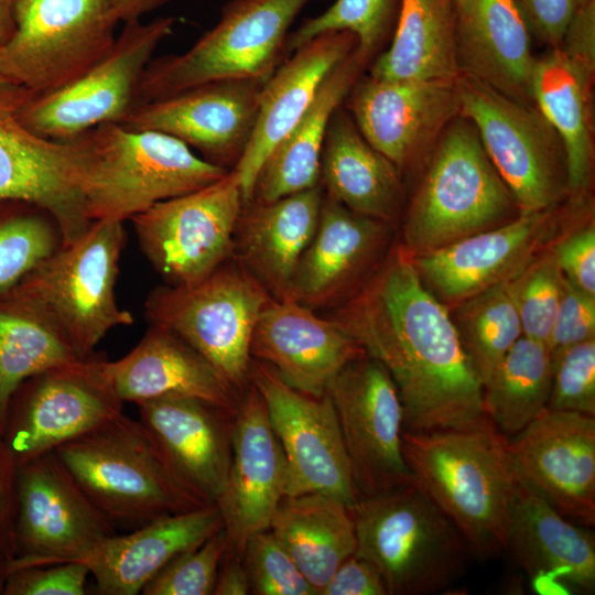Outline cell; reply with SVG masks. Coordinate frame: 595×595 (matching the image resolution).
Segmentation results:
<instances>
[{"instance_id": "obj_30", "label": "cell", "mask_w": 595, "mask_h": 595, "mask_svg": "<svg viewBox=\"0 0 595 595\" xmlns=\"http://www.w3.org/2000/svg\"><path fill=\"white\" fill-rule=\"evenodd\" d=\"M458 75L531 102L533 35L515 0H454Z\"/></svg>"}, {"instance_id": "obj_1", "label": "cell", "mask_w": 595, "mask_h": 595, "mask_svg": "<svg viewBox=\"0 0 595 595\" xmlns=\"http://www.w3.org/2000/svg\"><path fill=\"white\" fill-rule=\"evenodd\" d=\"M327 317L387 368L404 430H464L490 422L482 381L452 315L401 246Z\"/></svg>"}, {"instance_id": "obj_45", "label": "cell", "mask_w": 595, "mask_h": 595, "mask_svg": "<svg viewBox=\"0 0 595 595\" xmlns=\"http://www.w3.org/2000/svg\"><path fill=\"white\" fill-rule=\"evenodd\" d=\"M242 561L249 578L250 594L317 595L270 529L249 538Z\"/></svg>"}, {"instance_id": "obj_37", "label": "cell", "mask_w": 595, "mask_h": 595, "mask_svg": "<svg viewBox=\"0 0 595 595\" xmlns=\"http://www.w3.org/2000/svg\"><path fill=\"white\" fill-rule=\"evenodd\" d=\"M368 68L385 80H455L454 0H401L389 45Z\"/></svg>"}, {"instance_id": "obj_34", "label": "cell", "mask_w": 595, "mask_h": 595, "mask_svg": "<svg viewBox=\"0 0 595 595\" xmlns=\"http://www.w3.org/2000/svg\"><path fill=\"white\" fill-rule=\"evenodd\" d=\"M371 62L356 46L327 74L307 110L264 161L250 201L270 202L320 184L331 119Z\"/></svg>"}, {"instance_id": "obj_2", "label": "cell", "mask_w": 595, "mask_h": 595, "mask_svg": "<svg viewBox=\"0 0 595 595\" xmlns=\"http://www.w3.org/2000/svg\"><path fill=\"white\" fill-rule=\"evenodd\" d=\"M402 452L413 484L446 515L475 556L507 551L518 473L507 437L491 422L464 430H402Z\"/></svg>"}, {"instance_id": "obj_31", "label": "cell", "mask_w": 595, "mask_h": 595, "mask_svg": "<svg viewBox=\"0 0 595 595\" xmlns=\"http://www.w3.org/2000/svg\"><path fill=\"white\" fill-rule=\"evenodd\" d=\"M224 529L216 505L156 518L100 542L83 562L99 595H137L170 561Z\"/></svg>"}, {"instance_id": "obj_43", "label": "cell", "mask_w": 595, "mask_h": 595, "mask_svg": "<svg viewBox=\"0 0 595 595\" xmlns=\"http://www.w3.org/2000/svg\"><path fill=\"white\" fill-rule=\"evenodd\" d=\"M564 280L550 249L534 256L519 272L505 281L520 317L523 336L547 344Z\"/></svg>"}, {"instance_id": "obj_51", "label": "cell", "mask_w": 595, "mask_h": 595, "mask_svg": "<svg viewBox=\"0 0 595 595\" xmlns=\"http://www.w3.org/2000/svg\"><path fill=\"white\" fill-rule=\"evenodd\" d=\"M320 595H389L375 565L356 556L347 558L334 572Z\"/></svg>"}, {"instance_id": "obj_54", "label": "cell", "mask_w": 595, "mask_h": 595, "mask_svg": "<svg viewBox=\"0 0 595 595\" xmlns=\"http://www.w3.org/2000/svg\"><path fill=\"white\" fill-rule=\"evenodd\" d=\"M250 584L242 555L227 551L221 560L213 595H248Z\"/></svg>"}, {"instance_id": "obj_27", "label": "cell", "mask_w": 595, "mask_h": 595, "mask_svg": "<svg viewBox=\"0 0 595 595\" xmlns=\"http://www.w3.org/2000/svg\"><path fill=\"white\" fill-rule=\"evenodd\" d=\"M356 46L350 32L323 33L292 52L266 82L251 140L232 169L244 203L251 199L264 161L307 110L327 74Z\"/></svg>"}, {"instance_id": "obj_56", "label": "cell", "mask_w": 595, "mask_h": 595, "mask_svg": "<svg viewBox=\"0 0 595 595\" xmlns=\"http://www.w3.org/2000/svg\"><path fill=\"white\" fill-rule=\"evenodd\" d=\"M15 2L17 0H0V47L7 44L15 32Z\"/></svg>"}, {"instance_id": "obj_10", "label": "cell", "mask_w": 595, "mask_h": 595, "mask_svg": "<svg viewBox=\"0 0 595 595\" xmlns=\"http://www.w3.org/2000/svg\"><path fill=\"white\" fill-rule=\"evenodd\" d=\"M272 299L229 258L194 286L155 288L145 300L144 314L150 324L166 327L188 343L241 394L249 385L252 333Z\"/></svg>"}, {"instance_id": "obj_25", "label": "cell", "mask_w": 595, "mask_h": 595, "mask_svg": "<svg viewBox=\"0 0 595 595\" xmlns=\"http://www.w3.org/2000/svg\"><path fill=\"white\" fill-rule=\"evenodd\" d=\"M250 355L290 387L322 397L346 365L367 353L328 317L292 300L272 299L256 323Z\"/></svg>"}, {"instance_id": "obj_7", "label": "cell", "mask_w": 595, "mask_h": 595, "mask_svg": "<svg viewBox=\"0 0 595 595\" xmlns=\"http://www.w3.org/2000/svg\"><path fill=\"white\" fill-rule=\"evenodd\" d=\"M54 454L112 522L139 527L204 507L172 477L142 424L123 413L60 446Z\"/></svg>"}, {"instance_id": "obj_15", "label": "cell", "mask_w": 595, "mask_h": 595, "mask_svg": "<svg viewBox=\"0 0 595 595\" xmlns=\"http://www.w3.org/2000/svg\"><path fill=\"white\" fill-rule=\"evenodd\" d=\"M326 392L337 414L359 497L412 485L402 452V403L387 368L365 355L346 365Z\"/></svg>"}, {"instance_id": "obj_22", "label": "cell", "mask_w": 595, "mask_h": 595, "mask_svg": "<svg viewBox=\"0 0 595 595\" xmlns=\"http://www.w3.org/2000/svg\"><path fill=\"white\" fill-rule=\"evenodd\" d=\"M137 405L139 422L175 482L202 506L216 505L231 463L236 412L182 394Z\"/></svg>"}, {"instance_id": "obj_33", "label": "cell", "mask_w": 595, "mask_h": 595, "mask_svg": "<svg viewBox=\"0 0 595 595\" xmlns=\"http://www.w3.org/2000/svg\"><path fill=\"white\" fill-rule=\"evenodd\" d=\"M594 68L561 47L536 57L531 80L532 104L556 132L565 156L567 194L584 198L594 165L592 86Z\"/></svg>"}, {"instance_id": "obj_32", "label": "cell", "mask_w": 595, "mask_h": 595, "mask_svg": "<svg viewBox=\"0 0 595 595\" xmlns=\"http://www.w3.org/2000/svg\"><path fill=\"white\" fill-rule=\"evenodd\" d=\"M321 185L270 202L244 203L231 256L275 300H285L320 220Z\"/></svg>"}, {"instance_id": "obj_12", "label": "cell", "mask_w": 595, "mask_h": 595, "mask_svg": "<svg viewBox=\"0 0 595 595\" xmlns=\"http://www.w3.org/2000/svg\"><path fill=\"white\" fill-rule=\"evenodd\" d=\"M244 196L234 170L197 191L159 202L131 218L139 246L165 284L194 286L226 262Z\"/></svg>"}, {"instance_id": "obj_23", "label": "cell", "mask_w": 595, "mask_h": 595, "mask_svg": "<svg viewBox=\"0 0 595 595\" xmlns=\"http://www.w3.org/2000/svg\"><path fill=\"white\" fill-rule=\"evenodd\" d=\"M286 477L285 456L271 428L266 403L249 382L234 416L231 463L216 501L227 551L242 555L249 538L269 529L285 497Z\"/></svg>"}, {"instance_id": "obj_42", "label": "cell", "mask_w": 595, "mask_h": 595, "mask_svg": "<svg viewBox=\"0 0 595 595\" xmlns=\"http://www.w3.org/2000/svg\"><path fill=\"white\" fill-rule=\"evenodd\" d=\"M401 0H335L321 14L309 18L289 34L285 54L294 52L326 32L347 31L357 39V48L374 58L390 41Z\"/></svg>"}, {"instance_id": "obj_13", "label": "cell", "mask_w": 595, "mask_h": 595, "mask_svg": "<svg viewBox=\"0 0 595 595\" xmlns=\"http://www.w3.org/2000/svg\"><path fill=\"white\" fill-rule=\"evenodd\" d=\"M173 17L125 22L108 56L82 78L48 95L29 96L22 123L54 141H72L102 123H121L140 105V83L158 45L172 33Z\"/></svg>"}, {"instance_id": "obj_14", "label": "cell", "mask_w": 595, "mask_h": 595, "mask_svg": "<svg viewBox=\"0 0 595 595\" xmlns=\"http://www.w3.org/2000/svg\"><path fill=\"white\" fill-rule=\"evenodd\" d=\"M93 355L25 379L9 401L0 435L17 465L88 433L122 412Z\"/></svg>"}, {"instance_id": "obj_20", "label": "cell", "mask_w": 595, "mask_h": 595, "mask_svg": "<svg viewBox=\"0 0 595 595\" xmlns=\"http://www.w3.org/2000/svg\"><path fill=\"white\" fill-rule=\"evenodd\" d=\"M507 450L520 478L561 515L595 522V416L545 408Z\"/></svg>"}, {"instance_id": "obj_36", "label": "cell", "mask_w": 595, "mask_h": 595, "mask_svg": "<svg viewBox=\"0 0 595 595\" xmlns=\"http://www.w3.org/2000/svg\"><path fill=\"white\" fill-rule=\"evenodd\" d=\"M269 529L317 595L356 550L353 510L320 493L285 496Z\"/></svg>"}, {"instance_id": "obj_19", "label": "cell", "mask_w": 595, "mask_h": 595, "mask_svg": "<svg viewBox=\"0 0 595 595\" xmlns=\"http://www.w3.org/2000/svg\"><path fill=\"white\" fill-rule=\"evenodd\" d=\"M266 82L203 83L142 104L119 125L165 133L199 151L205 161L232 170L251 140Z\"/></svg>"}, {"instance_id": "obj_40", "label": "cell", "mask_w": 595, "mask_h": 595, "mask_svg": "<svg viewBox=\"0 0 595 595\" xmlns=\"http://www.w3.org/2000/svg\"><path fill=\"white\" fill-rule=\"evenodd\" d=\"M455 305L453 322L484 387L506 354L523 336L520 317L505 282Z\"/></svg>"}, {"instance_id": "obj_4", "label": "cell", "mask_w": 595, "mask_h": 595, "mask_svg": "<svg viewBox=\"0 0 595 595\" xmlns=\"http://www.w3.org/2000/svg\"><path fill=\"white\" fill-rule=\"evenodd\" d=\"M433 148L402 228L401 247L412 257L505 224L518 210L467 119L454 118Z\"/></svg>"}, {"instance_id": "obj_38", "label": "cell", "mask_w": 595, "mask_h": 595, "mask_svg": "<svg viewBox=\"0 0 595 595\" xmlns=\"http://www.w3.org/2000/svg\"><path fill=\"white\" fill-rule=\"evenodd\" d=\"M85 359L28 302L0 293V430L15 389L41 371Z\"/></svg>"}, {"instance_id": "obj_16", "label": "cell", "mask_w": 595, "mask_h": 595, "mask_svg": "<svg viewBox=\"0 0 595 595\" xmlns=\"http://www.w3.org/2000/svg\"><path fill=\"white\" fill-rule=\"evenodd\" d=\"M25 95L24 89L0 79V199L45 208L60 225L66 245L93 223L83 198L87 134L54 141L34 133L19 116Z\"/></svg>"}, {"instance_id": "obj_41", "label": "cell", "mask_w": 595, "mask_h": 595, "mask_svg": "<svg viewBox=\"0 0 595 595\" xmlns=\"http://www.w3.org/2000/svg\"><path fill=\"white\" fill-rule=\"evenodd\" d=\"M63 244L61 227L45 208L0 199V293L15 286Z\"/></svg>"}, {"instance_id": "obj_28", "label": "cell", "mask_w": 595, "mask_h": 595, "mask_svg": "<svg viewBox=\"0 0 595 595\" xmlns=\"http://www.w3.org/2000/svg\"><path fill=\"white\" fill-rule=\"evenodd\" d=\"M388 223L355 213L327 197L285 300L312 310L331 307L350 293L387 238Z\"/></svg>"}, {"instance_id": "obj_18", "label": "cell", "mask_w": 595, "mask_h": 595, "mask_svg": "<svg viewBox=\"0 0 595 595\" xmlns=\"http://www.w3.org/2000/svg\"><path fill=\"white\" fill-rule=\"evenodd\" d=\"M116 534L54 452L18 465L15 558L29 565L78 562Z\"/></svg>"}, {"instance_id": "obj_8", "label": "cell", "mask_w": 595, "mask_h": 595, "mask_svg": "<svg viewBox=\"0 0 595 595\" xmlns=\"http://www.w3.org/2000/svg\"><path fill=\"white\" fill-rule=\"evenodd\" d=\"M311 1L230 0L217 24L191 48L150 61L140 105L212 80H268L285 55L293 21Z\"/></svg>"}, {"instance_id": "obj_11", "label": "cell", "mask_w": 595, "mask_h": 595, "mask_svg": "<svg viewBox=\"0 0 595 595\" xmlns=\"http://www.w3.org/2000/svg\"><path fill=\"white\" fill-rule=\"evenodd\" d=\"M458 113L509 188L519 214L555 208L567 194L561 141L537 107L465 75L455 79Z\"/></svg>"}, {"instance_id": "obj_47", "label": "cell", "mask_w": 595, "mask_h": 595, "mask_svg": "<svg viewBox=\"0 0 595 595\" xmlns=\"http://www.w3.org/2000/svg\"><path fill=\"white\" fill-rule=\"evenodd\" d=\"M88 576L83 562L22 566L9 573L2 595H85Z\"/></svg>"}, {"instance_id": "obj_3", "label": "cell", "mask_w": 595, "mask_h": 595, "mask_svg": "<svg viewBox=\"0 0 595 595\" xmlns=\"http://www.w3.org/2000/svg\"><path fill=\"white\" fill-rule=\"evenodd\" d=\"M355 555L377 567L389 595H429L462 578L475 556L446 515L412 484L360 497Z\"/></svg>"}, {"instance_id": "obj_50", "label": "cell", "mask_w": 595, "mask_h": 595, "mask_svg": "<svg viewBox=\"0 0 595 595\" xmlns=\"http://www.w3.org/2000/svg\"><path fill=\"white\" fill-rule=\"evenodd\" d=\"M536 40L555 47L560 44L575 9V0H515Z\"/></svg>"}, {"instance_id": "obj_46", "label": "cell", "mask_w": 595, "mask_h": 595, "mask_svg": "<svg viewBox=\"0 0 595 595\" xmlns=\"http://www.w3.org/2000/svg\"><path fill=\"white\" fill-rule=\"evenodd\" d=\"M551 410L595 416V339L551 351Z\"/></svg>"}, {"instance_id": "obj_21", "label": "cell", "mask_w": 595, "mask_h": 595, "mask_svg": "<svg viewBox=\"0 0 595 595\" xmlns=\"http://www.w3.org/2000/svg\"><path fill=\"white\" fill-rule=\"evenodd\" d=\"M344 104L366 141L399 170L434 147L459 115L455 80H385L363 75Z\"/></svg>"}, {"instance_id": "obj_39", "label": "cell", "mask_w": 595, "mask_h": 595, "mask_svg": "<svg viewBox=\"0 0 595 595\" xmlns=\"http://www.w3.org/2000/svg\"><path fill=\"white\" fill-rule=\"evenodd\" d=\"M551 382L549 346L520 337L483 387L486 416L499 433L513 436L548 407Z\"/></svg>"}, {"instance_id": "obj_24", "label": "cell", "mask_w": 595, "mask_h": 595, "mask_svg": "<svg viewBox=\"0 0 595 595\" xmlns=\"http://www.w3.org/2000/svg\"><path fill=\"white\" fill-rule=\"evenodd\" d=\"M555 208L515 218L436 250L412 257L426 289L443 304H457L510 279L552 234Z\"/></svg>"}, {"instance_id": "obj_5", "label": "cell", "mask_w": 595, "mask_h": 595, "mask_svg": "<svg viewBox=\"0 0 595 595\" xmlns=\"http://www.w3.org/2000/svg\"><path fill=\"white\" fill-rule=\"evenodd\" d=\"M83 182L87 217L125 221L152 205L203 188L228 171L156 131L102 123L89 131Z\"/></svg>"}, {"instance_id": "obj_49", "label": "cell", "mask_w": 595, "mask_h": 595, "mask_svg": "<svg viewBox=\"0 0 595 595\" xmlns=\"http://www.w3.org/2000/svg\"><path fill=\"white\" fill-rule=\"evenodd\" d=\"M563 277L595 295V226L588 221L551 248Z\"/></svg>"}, {"instance_id": "obj_17", "label": "cell", "mask_w": 595, "mask_h": 595, "mask_svg": "<svg viewBox=\"0 0 595 595\" xmlns=\"http://www.w3.org/2000/svg\"><path fill=\"white\" fill-rule=\"evenodd\" d=\"M249 382L266 403L271 428L285 456V496L320 493L353 510L360 497L328 393H303L285 383L269 365L253 358Z\"/></svg>"}, {"instance_id": "obj_29", "label": "cell", "mask_w": 595, "mask_h": 595, "mask_svg": "<svg viewBox=\"0 0 595 595\" xmlns=\"http://www.w3.org/2000/svg\"><path fill=\"white\" fill-rule=\"evenodd\" d=\"M101 366L123 403L182 394L235 413L241 396L188 343L155 324L126 356L102 358Z\"/></svg>"}, {"instance_id": "obj_26", "label": "cell", "mask_w": 595, "mask_h": 595, "mask_svg": "<svg viewBox=\"0 0 595 595\" xmlns=\"http://www.w3.org/2000/svg\"><path fill=\"white\" fill-rule=\"evenodd\" d=\"M507 551L540 594L594 589V536L561 515L519 475L508 520Z\"/></svg>"}, {"instance_id": "obj_9", "label": "cell", "mask_w": 595, "mask_h": 595, "mask_svg": "<svg viewBox=\"0 0 595 595\" xmlns=\"http://www.w3.org/2000/svg\"><path fill=\"white\" fill-rule=\"evenodd\" d=\"M116 0H17L0 47V79L43 96L75 83L111 52Z\"/></svg>"}, {"instance_id": "obj_55", "label": "cell", "mask_w": 595, "mask_h": 595, "mask_svg": "<svg viewBox=\"0 0 595 595\" xmlns=\"http://www.w3.org/2000/svg\"><path fill=\"white\" fill-rule=\"evenodd\" d=\"M169 0H116L115 13L119 21L140 20L142 15L165 4Z\"/></svg>"}, {"instance_id": "obj_35", "label": "cell", "mask_w": 595, "mask_h": 595, "mask_svg": "<svg viewBox=\"0 0 595 595\" xmlns=\"http://www.w3.org/2000/svg\"><path fill=\"white\" fill-rule=\"evenodd\" d=\"M320 185L348 209L388 224L402 204L400 170L366 141L343 106L327 128Z\"/></svg>"}, {"instance_id": "obj_6", "label": "cell", "mask_w": 595, "mask_h": 595, "mask_svg": "<svg viewBox=\"0 0 595 595\" xmlns=\"http://www.w3.org/2000/svg\"><path fill=\"white\" fill-rule=\"evenodd\" d=\"M125 244L123 221L94 220L11 291L33 306L79 357L88 358L110 329L133 323L115 294Z\"/></svg>"}, {"instance_id": "obj_52", "label": "cell", "mask_w": 595, "mask_h": 595, "mask_svg": "<svg viewBox=\"0 0 595 595\" xmlns=\"http://www.w3.org/2000/svg\"><path fill=\"white\" fill-rule=\"evenodd\" d=\"M17 469L0 435V554L11 560L15 558Z\"/></svg>"}, {"instance_id": "obj_44", "label": "cell", "mask_w": 595, "mask_h": 595, "mask_svg": "<svg viewBox=\"0 0 595 595\" xmlns=\"http://www.w3.org/2000/svg\"><path fill=\"white\" fill-rule=\"evenodd\" d=\"M228 543L223 530L162 567L142 588L143 595H213Z\"/></svg>"}, {"instance_id": "obj_48", "label": "cell", "mask_w": 595, "mask_h": 595, "mask_svg": "<svg viewBox=\"0 0 595 595\" xmlns=\"http://www.w3.org/2000/svg\"><path fill=\"white\" fill-rule=\"evenodd\" d=\"M589 339H595V295L565 279L547 345L555 351Z\"/></svg>"}, {"instance_id": "obj_53", "label": "cell", "mask_w": 595, "mask_h": 595, "mask_svg": "<svg viewBox=\"0 0 595 595\" xmlns=\"http://www.w3.org/2000/svg\"><path fill=\"white\" fill-rule=\"evenodd\" d=\"M558 46L595 69V0L576 7Z\"/></svg>"}, {"instance_id": "obj_58", "label": "cell", "mask_w": 595, "mask_h": 595, "mask_svg": "<svg viewBox=\"0 0 595 595\" xmlns=\"http://www.w3.org/2000/svg\"><path fill=\"white\" fill-rule=\"evenodd\" d=\"M588 1H591V0H575L577 7L581 6V4H584V3L588 2Z\"/></svg>"}, {"instance_id": "obj_57", "label": "cell", "mask_w": 595, "mask_h": 595, "mask_svg": "<svg viewBox=\"0 0 595 595\" xmlns=\"http://www.w3.org/2000/svg\"><path fill=\"white\" fill-rule=\"evenodd\" d=\"M11 559L0 554V595H2L6 580L11 572Z\"/></svg>"}]
</instances>
